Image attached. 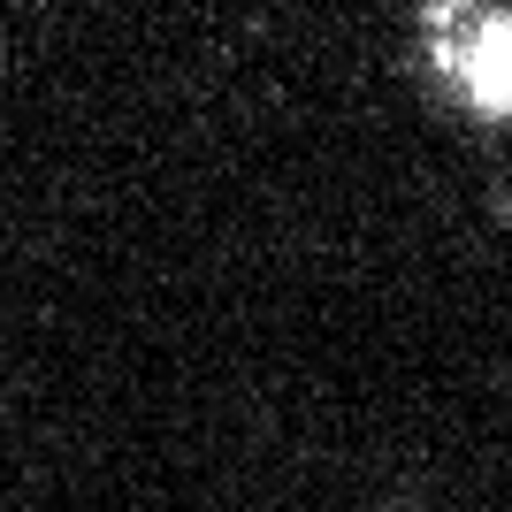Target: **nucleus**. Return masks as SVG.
Wrapping results in <instances>:
<instances>
[{
    "label": "nucleus",
    "mask_w": 512,
    "mask_h": 512,
    "mask_svg": "<svg viewBox=\"0 0 512 512\" xmlns=\"http://www.w3.org/2000/svg\"><path fill=\"white\" fill-rule=\"evenodd\" d=\"M421 46L459 107L482 123H512V0H428Z\"/></svg>",
    "instance_id": "obj_1"
}]
</instances>
